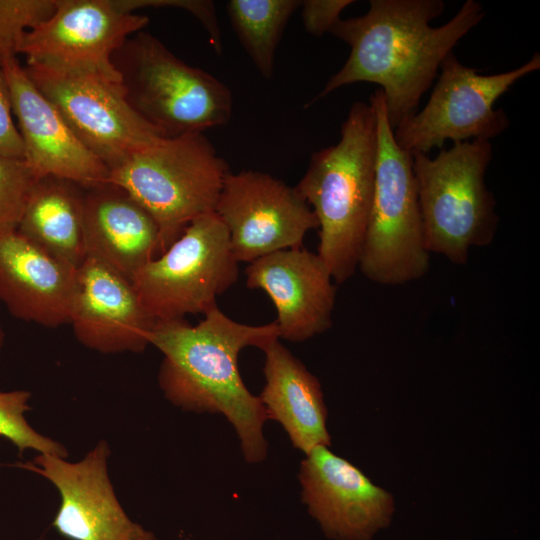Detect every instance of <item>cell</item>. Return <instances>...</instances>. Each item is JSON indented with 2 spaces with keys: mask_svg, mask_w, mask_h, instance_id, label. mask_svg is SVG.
Segmentation results:
<instances>
[{
  "mask_svg": "<svg viewBox=\"0 0 540 540\" xmlns=\"http://www.w3.org/2000/svg\"><path fill=\"white\" fill-rule=\"evenodd\" d=\"M444 7L442 0H371L364 15L338 20L329 33L347 43L350 54L306 106L343 86L374 83L394 129L416 112L442 61L485 16L480 3L467 0L447 23L431 27Z\"/></svg>",
  "mask_w": 540,
  "mask_h": 540,
  "instance_id": "cell-1",
  "label": "cell"
},
{
  "mask_svg": "<svg viewBox=\"0 0 540 540\" xmlns=\"http://www.w3.org/2000/svg\"><path fill=\"white\" fill-rule=\"evenodd\" d=\"M204 316L195 326L185 319L156 321L149 344L164 356L159 386L183 410L224 415L236 430L245 460L261 462L267 455L263 427L268 415L259 396L245 386L238 357L246 347L262 350L279 339L277 325L237 322L218 305Z\"/></svg>",
  "mask_w": 540,
  "mask_h": 540,
  "instance_id": "cell-2",
  "label": "cell"
},
{
  "mask_svg": "<svg viewBox=\"0 0 540 540\" xmlns=\"http://www.w3.org/2000/svg\"><path fill=\"white\" fill-rule=\"evenodd\" d=\"M377 158L375 113L356 101L337 144L314 152L296 185L318 221L317 255L337 284L358 269L374 192Z\"/></svg>",
  "mask_w": 540,
  "mask_h": 540,
  "instance_id": "cell-3",
  "label": "cell"
},
{
  "mask_svg": "<svg viewBox=\"0 0 540 540\" xmlns=\"http://www.w3.org/2000/svg\"><path fill=\"white\" fill-rule=\"evenodd\" d=\"M492 159L487 140L454 142L434 158L412 155V168L427 251L464 265L473 247L496 234V201L485 184Z\"/></svg>",
  "mask_w": 540,
  "mask_h": 540,
  "instance_id": "cell-4",
  "label": "cell"
},
{
  "mask_svg": "<svg viewBox=\"0 0 540 540\" xmlns=\"http://www.w3.org/2000/svg\"><path fill=\"white\" fill-rule=\"evenodd\" d=\"M227 162L204 132L163 137L110 171L108 182L126 191L154 218L161 254L194 219L215 212Z\"/></svg>",
  "mask_w": 540,
  "mask_h": 540,
  "instance_id": "cell-5",
  "label": "cell"
},
{
  "mask_svg": "<svg viewBox=\"0 0 540 540\" xmlns=\"http://www.w3.org/2000/svg\"><path fill=\"white\" fill-rule=\"evenodd\" d=\"M112 62L129 105L165 137L204 132L231 119L230 89L186 64L150 33L131 35Z\"/></svg>",
  "mask_w": 540,
  "mask_h": 540,
  "instance_id": "cell-6",
  "label": "cell"
},
{
  "mask_svg": "<svg viewBox=\"0 0 540 540\" xmlns=\"http://www.w3.org/2000/svg\"><path fill=\"white\" fill-rule=\"evenodd\" d=\"M376 118L377 158L372 205L358 269L380 285L397 286L429 270L412 168V155L396 142L383 93L369 100Z\"/></svg>",
  "mask_w": 540,
  "mask_h": 540,
  "instance_id": "cell-7",
  "label": "cell"
},
{
  "mask_svg": "<svg viewBox=\"0 0 540 540\" xmlns=\"http://www.w3.org/2000/svg\"><path fill=\"white\" fill-rule=\"evenodd\" d=\"M238 278L227 229L212 212L190 222L131 283L148 314L168 321L206 313Z\"/></svg>",
  "mask_w": 540,
  "mask_h": 540,
  "instance_id": "cell-8",
  "label": "cell"
},
{
  "mask_svg": "<svg viewBox=\"0 0 540 540\" xmlns=\"http://www.w3.org/2000/svg\"><path fill=\"white\" fill-rule=\"evenodd\" d=\"M540 69V54L516 69L481 75L460 63L451 52L425 107L403 119L393 130L397 144L411 155L442 148L446 140H487L501 134L510 120L497 99L522 77Z\"/></svg>",
  "mask_w": 540,
  "mask_h": 540,
  "instance_id": "cell-9",
  "label": "cell"
},
{
  "mask_svg": "<svg viewBox=\"0 0 540 540\" xmlns=\"http://www.w3.org/2000/svg\"><path fill=\"white\" fill-rule=\"evenodd\" d=\"M148 23L120 0H57L53 14L23 35L17 54L27 65L121 82L113 54Z\"/></svg>",
  "mask_w": 540,
  "mask_h": 540,
  "instance_id": "cell-10",
  "label": "cell"
},
{
  "mask_svg": "<svg viewBox=\"0 0 540 540\" xmlns=\"http://www.w3.org/2000/svg\"><path fill=\"white\" fill-rule=\"evenodd\" d=\"M24 68L80 142L110 171L165 137L132 109L121 82L35 65Z\"/></svg>",
  "mask_w": 540,
  "mask_h": 540,
  "instance_id": "cell-11",
  "label": "cell"
},
{
  "mask_svg": "<svg viewBox=\"0 0 540 540\" xmlns=\"http://www.w3.org/2000/svg\"><path fill=\"white\" fill-rule=\"evenodd\" d=\"M232 253L248 264L268 254L302 247L317 218L297 190L262 171L229 172L215 208Z\"/></svg>",
  "mask_w": 540,
  "mask_h": 540,
  "instance_id": "cell-12",
  "label": "cell"
},
{
  "mask_svg": "<svg viewBox=\"0 0 540 540\" xmlns=\"http://www.w3.org/2000/svg\"><path fill=\"white\" fill-rule=\"evenodd\" d=\"M106 441L98 444L78 462L39 454L19 466L54 484L60 506L54 529L69 540H157L154 533L132 521L114 492L109 479Z\"/></svg>",
  "mask_w": 540,
  "mask_h": 540,
  "instance_id": "cell-13",
  "label": "cell"
},
{
  "mask_svg": "<svg viewBox=\"0 0 540 540\" xmlns=\"http://www.w3.org/2000/svg\"><path fill=\"white\" fill-rule=\"evenodd\" d=\"M299 481L302 502L331 539L371 540L392 520L393 496L326 446L306 454Z\"/></svg>",
  "mask_w": 540,
  "mask_h": 540,
  "instance_id": "cell-14",
  "label": "cell"
},
{
  "mask_svg": "<svg viewBox=\"0 0 540 540\" xmlns=\"http://www.w3.org/2000/svg\"><path fill=\"white\" fill-rule=\"evenodd\" d=\"M0 66L18 120L24 160L35 178H63L85 189L107 183L108 167L80 142L16 56L4 58Z\"/></svg>",
  "mask_w": 540,
  "mask_h": 540,
  "instance_id": "cell-15",
  "label": "cell"
},
{
  "mask_svg": "<svg viewBox=\"0 0 540 540\" xmlns=\"http://www.w3.org/2000/svg\"><path fill=\"white\" fill-rule=\"evenodd\" d=\"M246 285L273 302L279 339L303 342L332 326L336 288L328 268L305 248L263 256L245 269Z\"/></svg>",
  "mask_w": 540,
  "mask_h": 540,
  "instance_id": "cell-16",
  "label": "cell"
},
{
  "mask_svg": "<svg viewBox=\"0 0 540 540\" xmlns=\"http://www.w3.org/2000/svg\"><path fill=\"white\" fill-rule=\"evenodd\" d=\"M155 323L130 281L86 257L77 268L70 321L82 345L105 354L139 353L150 345Z\"/></svg>",
  "mask_w": 540,
  "mask_h": 540,
  "instance_id": "cell-17",
  "label": "cell"
},
{
  "mask_svg": "<svg viewBox=\"0 0 540 540\" xmlns=\"http://www.w3.org/2000/svg\"><path fill=\"white\" fill-rule=\"evenodd\" d=\"M76 291L77 268L15 227L0 228V301L10 314L44 327L70 324Z\"/></svg>",
  "mask_w": 540,
  "mask_h": 540,
  "instance_id": "cell-18",
  "label": "cell"
},
{
  "mask_svg": "<svg viewBox=\"0 0 540 540\" xmlns=\"http://www.w3.org/2000/svg\"><path fill=\"white\" fill-rule=\"evenodd\" d=\"M84 240L86 257L130 282L161 254L154 218L126 191L110 183L85 189Z\"/></svg>",
  "mask_w": 540,
  "mask_h": 540,
  "instance_id": "cell-19",
  "label": "cell"
},
{
  "mask_svg": "<svg viewBox=\"0 0 540 540\" xmlns=\"http://www.w3.org/2000/svg\"><path fill=\"white\" fill-rule=\"evenodd\" d=\"M262 351L266 383L259 398L268 419L278 421L292 445L305 455L317 446H330L327 409L319 380L279 339Z\"/></svg>",
  "mask_w": 540,
  "mask_h": 540,
  "instance_id": "cell-20",
  "label": "cell"
},
{
  "mask_svg": "<svg viewBox=\"0 0 540 540\" xmlns=\"http://www.w3.org/2000/svg\"><path fill=\"white\" fill-rule=\"evenodd\" d=\"M67 179H36L17 231L57 259L78 268L86 259L85 191Z\"/></svg>",
  "mask_w": 540,
  "mask_h": 540,
  "instance_id": "cell-21",
  "label": "cell"
},
{
  "mask_svg": "<svg viewBox=\"0 0 540 540\" xmlns=\"http://www.w3.org/2000/svg\"><path fill=\"white\" fill-rule=\"evenodd\" d=\"M301 3L299 0H230L226 4L233 31L265 79L273 77L276 49L289 19Z\"/></svg>",
  "mask_w": 540,
  "mask_h": 540,
  "instance_id": "cell-22",
  "label": "cell"
},
{
  "mask_svg": "<svg viewBox=\"0 0 540 540\" xmlns=\"http://www.w3.org/2000/svg\"><path fill=\"white\" fill-rule=\"evenodd\" d=\"M31 394L26 390L0 391V436L11 441L19 451L33 449L40 454L67 457V450L58 442L33 429L24 417L30 409Z\"/></svg>",
  "mask_w": 540,
  "mask_h": 540,
  "instance_id": "cell-23",
  "label": "cell"
},
{
  "mask_svg": "<svg viewBox=\"0 0 540 540\" xmlns=\"http://www.w3.org/2000/svg\"><path fill=\"white\" fill-rule=\"evenodd\" d=\"M57 0H0V62L16 56L23 35L46 21Z\"/></svg>",
  "mask_w": 540,
  "mask_h": 540,
  "instance_id": "cell-24",
  "label": "cell"
},
{
  "mask_svg": "<svg viewBox=\"0 0 540 540\" xmlns=\"http://www.w3.org/2000/svg\"><path fill=\"white\" fill-rule=\"evenodd\" d=\"M35 181L24 159L0 155V228L17 227Z\"/></svg>",
  "mask_w": 540,
  "mask_h": 540,
  "instance_id": "cell-25",
  "label": "cell"
},
{
  "mask_svg": "<svg viewBox=\"0 0 540 540\" xmlns=\"http://www.w3.org/2000/svg\"><path fill=\"white\" fill-rule=\"evenodd\" d=\"M352 0H304L301 3V18L304 29L315 37L329 33L340 20L342 11Z\"/></svg>",
  "mask_w": 540,
  "mask_h": 540,
  "instance_id": "cell-26",
  "label": "cell"
},
{
  "mask_svg": "<svg viewBox=\"0 0 540 540\" xmlns=\"http://www.w3.org/2000/svg\"><path fill=\"white\" fill-rule=\"evenodd\" d=\"M12 103L8 84L0 66V155L24 159V145L12 118Z\"/></svg>",
  "mask_w": 540,
  "mask_h": 540,
  "instance_id": "cell-27",
  "label": "cell"
},
{
  "mask_svg": "<svg viewBox=\"0 0 540 540\" xmlns=\"http://www.w3.org/2000/svg\"><path fill=\"white\" fill-rule=\"evenodd\" d=\"M4 341H5V332H4L3 325L0 319V353L2 351Z\"/></svg>",
  "mask_w": 540,
  "mask_h": 540,
  "instance_id": "cell-28",
  "label": "cell"
}]
</instances>
